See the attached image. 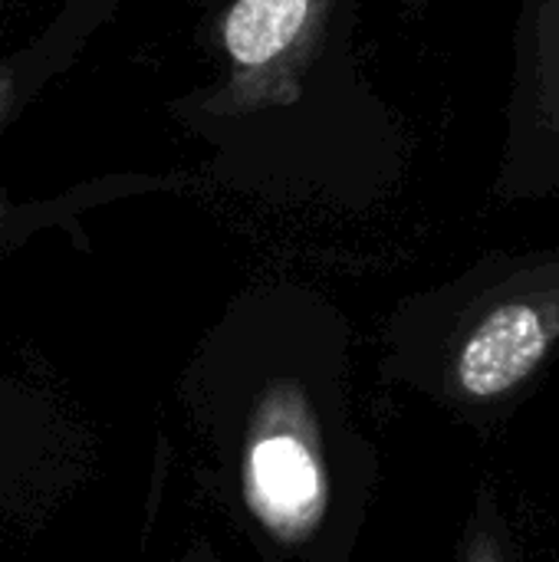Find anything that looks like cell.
Segmentation results:
<instances>
[{"label":"cell","instance_id":"6da1fadb","mask_svg":"<svg viewBox=\"0 0 559 562\" xmlns=\"http://www.w3.org/2000/svg\"><path fill=\"white\" fill-rule=\"evenodd\" d=\"M559 342V247L507 257L458 352L455 382L478 402L511 398Z\"/></svg>","mask_w":559,"mask_h":562},{"label":"cell","instance_id":"7a4b0ae2","mask_svg":"<svg viewBox=\"0 0 559 562\" xmlns=\"http://www.w3.org/2000/svg\"><path fill=\"white\" fill-rule=\"evenodd\" d=\"M514 69L504 109L497 194H559V0H514Z\"/></svg>","mask_w":559,"mask_h":562},{"label":"cell","instance_id":"3957f363","mask_svg":"<svg viewBox=\"0 0 559 562\" xmlns=\"http://www.w3.org/2000/svg\"><path fill=\"white\" fill-rule=\"evenodd\" d=\"M329 7L333 0H234L221 26L231 76L208 109L247 115L293 105L323 49Z\"/></svg>","mask_w":559,"mask_h":562},{"label":"cell","instance_id":"277c9868","mask_svg":"<svg viewBox=\"0 0 559 562\" xmlns=\"http://www.w3.org/2000/svg\"><path fill=\"white\" fill-rule=\"evenodd\" d=\"M250 487L264 514L273 520H297L313 510L320 497V474L310 451L297 438H264L250 451Z\"/></svg>","mask_w":559,"mask_h":562},{"label":"cell","instance_id":"5b68a950","mask_svg":"<svg viewBox=\"0 0 559 562\" xmlns=\"http://www.w3.org/2000/svg\"><path fill=\"white\" fill-rule=\"evenodd\" d=\"M10 95H13V82H10V72H0V119L10 105Z\"/></svg>","mask_w":559,"mask_h":562}]
</instances>
